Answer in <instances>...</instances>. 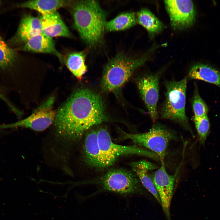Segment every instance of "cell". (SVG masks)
<instances>
[{
  "label": "cell",
  "mask_w": 220,
  "mask_h": 220,
  "mask_svg": "<svg viewBox=\"0 0 220 220\" xmlns=\"http://www.w3.org/2000/svg\"><path fill=\"white\" fill-rule=\"evenodd\" d=\"M164 2L170 24L174 29H186L193 24L196 12L192 1L166 0Z\"/></svg>",
  "instance_id": "9c48e42d"
},
{
  "label": "cell",
  "mask_w": 220,
  "mask_h": 220,
  "mask_svg": "<svg viewBox=\"0 0 220 220\" xmlns=\"http://www.w3.org/2000/svg\"><path fill=\"white\" fill-rule=\"evenodd\" d=\"M83 156L85 162L89 166L102 168L97 129H92L86 133L83 143Z\"/></svg>",
  "instance_id": "4fadbf2b"
},
{
  "label": "cell",
  "mask_w": 220,
  "mask_h": 220,
  "mask_svg": "<svg viewBox=\"0 0 220 220\" xmlns=\"http://www.w3.org/2000/svg\"><path fill=\"white\" fill-rule=\"evenodd\" d=\"M149 175L159 195L163 210L167 214L173 196L175 176L167 173L165 163L161 164L158 169Z\"/></svg>",
  "instance_id": "8fae6325"
},
{
  "label": "cell",
  "mask_w": 220,
  "mask_h": 220,
  "mask_svg": "<svg viewBox=\"0 0 220 220\" xmlns=\"http://www.w3.org/2000/svg\"><path fill=\"white\" fill-rule=\"evenodd\" d=\"M132 170L137 175L141 183L161 204L158 193L148 172L157 169L155 164L146 160L132 162L130 164Z\"/></svg>",
  "instance_id": "9a60e30c"
},
{
  "label": "cell",
  "mask_w": 220,
  "mask_h": 220,
  "mask_svg": "<svg viewBox=\"0 0 220 220\" xmlns=\"http://www.w3.org/2000/svg\"><path fill=\"white\" fill-rule=\"evenodd\" d=\"M158 72L144 75L136 80L137 88L153 122L158 118L157 105L159 97Z\"/></svg>",
  "instance_id": "30bf717a"
},
{
  "label": "cell",
  "mask_w": 220,
  "mask_h": 220,
  "mask_svg": "<svg viewBox=\"0 0 220 220\" xmlns=\"http://www.w3.org/2000/svg\"><path fill=\"white\" fill-rule=\"evenodd\" d=\"M188 76L190 79L203 81L220 87V72L208 65H194L190 69Z\"/></svg>",
  "instance_id": "ac0fdd59"
},
{
  "label": "cell",
  "mask_w": 220,
  "mask_h": 220,
  "mask_svg": "<svg viewBox=\"0 0 220 220\" xmlns=\"http://www.w3.org/2000/svg\"><path fill=\"white\" fill-rule=\"evenodd\" d=\"M156 49L154 46L143 56L138 57H133L121 53L111 59L103 70L101 82L102 90L110 92L121 88L134 72L148 60Z\"/></svg>",
  "instance_id": "3957f363"
},
{
  "label": "cell",
  "mask_w": 220,
  "mask_h": 220,
  "mask_svg": "<svg viewBox=\"0 0 220 220\" xmlns=\"http://www.w3.org/2000/svg\"><path fill=\"white\" fill-rule=\"evenodd\" d=\"M137 18L138 22L147 30L151 38L159 33L165 28L163 23L147 9L140 10L137 13Z\"/></svg>",
  "instance_id": "d6986e66"
},
{
  "label": "cell",
  "mask_w": 220,
  "mask_h": 220,
  "mask_svg": "<svg viewBox=\"0 0 220 220\" xmlns=\"http://www.w3.org/2000/svg\"><path fill=\"white\" fill-rule=\"evenodd\" d=\"M200 141L204 145L210 128L209 119L206 115L202 117L193 116V118Z\"/></svg>",
  "instance_id": "603a6c76"
},
{
  "label": "cell",
  "mask_w": 220,
  "mask_h": 220,
  "mask_svg": "<svg viewBox=\"0 0 220 220\" xmlns=\"http://www.w3.org/2000/svg\"><path fill=\"white\" fill-rule=\"evenodd\" d=\"M100 96L86 88L75 90L57 112V135L66 142L79 140L92 127L108 121Z\"/></svg>",
  "instance_id": "6da1fadb"
},
{
  "label": "cell",
  "mask_w": 220,
  "mask_h": 220,
  "mask_svg": "<svg viewBox=\"0 0 220 220\" xmlns=\"http://www.w3.org/2000/svg\"><path fill=\"white\" fill-rule=\"evenodd\" d=\"M187 78L179 81L167 82L165 99L160 111V116L178 123L193 135L185 112Z\"/></svg>",
  "instance_id": "277c9868"
},
{
  "label": "cell",
  "mask_w": 220,
  "mask_h": 220,
  "mask_svg": "<svg viewBox=\"0 0 220 220\" xmlns=\"http://www.w3.org/2000/svg\"><path fill=\"white\" fill-rule=\"evenodd\" d=\"M97 132L101 150L102 168L112 165L118 157L123 155H137L160 161L156 154L146 148L137 145L125 146L114 143L108 131L105 128H99L97 129Z\"/></svg>",
  "instance_id": "52a82bcc"
},
{
  "label": "cell",
  "mask_w": 220,
  "mask_h": 220,
  "mask_svg": "<svg viewBox=\"0 0 220 220\" xmlns=\"http://www.w3.org/2000/svg\"><path fill=\"white\" fill-rule=\"evenodd\" d=\"M137 17L134 12L121 13L112 20L106 22L105 28L109 31H122L135 25Z\"/></svg>",
  "instance_id": "44dd1931"
},
{
  "label": "cell",
  "mask_w": 220,
  "mask_h": 220,
  "mask_svg": "<svg viewBox=\"0 0 220 220\" xmlns=\"http://www.w3.org/2000/svg\"><path fill=\"white\" fill-rule=\"evenodd\" d=\"M86 56L85 51L74 52L69 53L64 60L68 69L79 80L82 79L87 71Z\"/></svg>",
  "instance_id": "ffe728a7"
},
{
  "label": "cell",
  "mask_w": 220,
  "mask_h": 220,
  "mask_svg": "<svg viewBox=\"0 0 220 220\" xmlns=\"http://www.w3.org/2000/svg\"><path fill=\"white\" fill-rule=\"evenodd\" d=\"M94 184L99 189L90 196L101 192H111L124 196L140 193L141 191V182L134 173L123 169L109 170L100 178L88 181Z\"/></svg>",
  "instance_id": "5b68a950"
},
{
  "label": "cell",
  "mask_w": 220,
  "mask_h": 220,
  "mask_svg": "<svg viewBox=\"0 0 220 220\" xmlns=\"http://www.w3.org/2000/svg\"><path fill=\"white\" fill-rule=\"evenodd\" d=\"M75 27L87 44L95 46L102 39L105 28V13L94 0L74 1L71 6Z\"/></svg>",
  "instance_id": "7a4b0ae2"
},
{
  "label": "cell",
  "mask_w": 220,
  "mask_h": 220,
  "mask_svg": "<svg viewBox=\"0 0 220 220\" xmlns=\"http://www.w3.org/2000/svg\"><path fill=\"white\" fill-rule=\"evenodd\" d=\"M15 50L0 38V67L5 69L12 65L17 59Z\"/></svg>",
  "instance_id": "7402d4cb"
},
{
  "label": "cell",
  "mask_w": 220,
  "mask_h": 220,
  "mask_svg": "<svg viewBox=\"0 0 220 220\" xmlns=\"http://www.w3.org/2000/svg\"><path fill=\"white\" fill-rule=\"evenodd\" d=\"M55 98L51 96L40 105L28 117L16 122L0 125V129L24 127L37 131L43 130L54 122L57 112L53 108Z\"/></svg>",
  "instance_id": "ba28073f"
},
{
  "label": "cell",
  "mask_w": 220,
  "mask_h": 220,
  "mask_svg": "<svg viewBox=\"0 0 220 220\" xmlns=\"http://www.w3.org/2000/svg\"><path fill=\"white\" fill-rule=\"evenodd\" d=\"M74 1L62 0H29L18 4L20 8H27L36 10L41 14L57 11L62 7H71Z\"/></svg>",
  "instance_id": "e0dca14e"
},
{
  "label": "cell",
  "mask_w": 220,
  "mask_h": 220,
  "mask_svg": "<svg viewBox=\"0 0 220 220\" xmlns=\"http://www.w3.org/2000/svg\"><path fill=\"white\" fill-rule=\"evenodd\" d=\"M0 3H1V2H0Z\"/></svg>",
  "instance_id": "d4e9b609"
},
{
  "label": "cell",
  "mask_w": 220,
  "mask_h": 220,
  "mask_svg": "<svg viewBox=\"0 0 220 220\" xmlns=\"http://www.w3.org/2000/svg\"><path fill=\"white\" fill-rule=\"evenodd\" d=\"M22 50L32 52L52 54L56 56L60 62H64L62 55L57 50L52 38L42 32L28 40Z\"/></svg>",
  "instance_id": "5bb4252c"
},
{
  "label": "cell",
  "mask_w": 220,
  "mask_h": 220,
  "mask_svg": "<svg viewBox=\"0 0 220 220\" xmlns=\"http://www.w3.org/2000/svg\"><path fill=\"white\" fill-rule=\"evenodd\" d=\"M192 106L194 116L202 117L207 115L208 111V107L200 95L196 85L193 98Z\"/></svg>",
  "instance_id": "cb8c5ba5"
},
{
  "label": "cell",
  "mask_w": 220,
  "mask_h": 220,
  "mask_svg": "<svg viewBox=\"0 0 220 220\" xmlns=\"http://www.w3.org/2000/svg\"><path fill=\"white\" fill-rule=\"evenodd\" d=\"M119 130L121 139H129L135 144L145 147L158 156L161 164L165 163L169 142L174 138L170 130L159 124H154L148 131L143 133H129Z\"/></svg>",
  "instance_id": "8992f818"
},
{
  "label": "cell",
  "mask_w": 220,
  "mask_h": 220,
  "mask_svg": "<svg viewBox=\"0 0 220 220\" xmlns=\"http://www.w3.org/2000/svg\"><path fill=\"white\" fill-rule=\"evenodd\" d=\"M42 33L51 37L71 38V34L57 11L41 14L39 18Z\"/></svg>",
  "instance_id": "7c38bea8"
},
{
  "label": "cell",
  "mask_w": 220,
  "mask_h": 220,
  "mask_svg": "<svg viewBox=\"0 0 220 220\" xmlns=\"http://www.w3.org/2000/svg\"><path fill=\"white\" fill-rule=\"evenodd\" d=\"M42 32L39 18L26 15L21 20L15 36L14 42L25 43L32 37Z\"/></svg>",
  "instance_id": "2e32d148"
}]
</instances>
